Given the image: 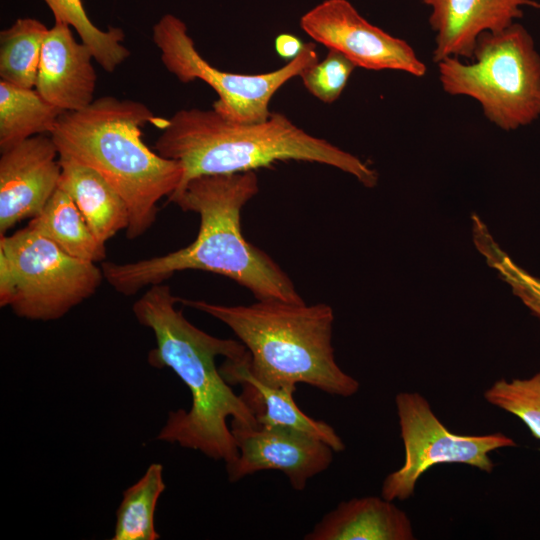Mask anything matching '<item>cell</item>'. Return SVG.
<instances>
[{
    "label": "cell",
    "instance_id": "obj_1",
    "mask_svg": "<svg viewBox=\"0 0 540 540\" xmlns=\"http://www.w3.org/2000/svg\"><path fill=\"white\" fill-rule=\"evenodd\" d=\"M259 191L254 171L205 175L189 180L168 197L181 210L200 216L195 240L177 251L134 262H102L104 279L131 296L161 284L175 272L201 270L226 276L257 300L304 302L289 276L241 231V210Z\"/></svg>",
    "mask_w": 540,
    "mask_h": 540
},
{
    "label": "cell",
    "instance_id": "obj_2",
    "mask_svg": "<svg viewBox=\"0 0 540 540\" xmlns=\"http://www.w3.org/2000/svg\"><path fill=\"white\" fill-rule=\"evenodd\" d=\"M180 299L161 283L148 287L132 306L136 320L155 338L149 365L171 369L191 395L190 409L169 412L157 440L200 451L227 466L239 453L228 418L245 426L259 424L242 396L224 380L215 359L237 360L247 350L240 341L212 336L190 323L176 308Z\"/></svg>",
    "mask_w": 540,
    "mask_h": 540
},
{
    "label": "cell",
    "instance_id": "obj_3",
    "mask_svg": "<svg viewBox=\"0 0 540 540\" xmlns=\"http://www.w3.org/2000/svg\"><path fill=\"white\" fill-rule=\"evenodd\" d=\"M167 121L139 101L104 96L82 110L63 112L50 134L60 156L98 172L125 200L129 240L151 228L158 202L171 196L183 178L178 161L161 156L143 140L146 124L162 130Z\"/></svg>",
    "mask_w": 540,
    "mask_h": 540
},
{
    "label": "cell",
    "instance_id": "obj_4",
    "mask_svg": "<svg viewBox=\"0 0 540 540\" xmlns=\"http://www.w3.org/2000/svg\"><path fill=\"white\" fill-rule=\"evenodd\" d=\"M154 150L182 165L177 190L195 177L254 171L287 160L335 167L368 188L378 182L377 172L358 157L275 112L264 121L238 122L213 108L180 109L161 130Z\"/></svg>",
    "mask_w": 540,
    "mask_h": 540
},
{
    "label": "cell",
    "instance_id": "obj_5",
    "mask_svg": "<svg viewBox=\"0 0 540 540\" xmlns=\"http://www.w3.org/2000/svg\"><path fill=\"white\" fill-rule=\"evenodd\" d=\"M180 302L227 325L248 351L251 375L265 385L279 388L303 383L341 397L359 391L360 383L336 362L334 313L325 303L267 299L227 306L203 300Z\"/></svg>",
    "mask_w": 540,
    "mask_h": 540
},
{
    "label": "cell",
    "instance_id": "obj_6",
    "mask_svg": "<svg viewBox=\"0 0 540 540\" xmlns=\"http://www.w3.org/2000/svg\"><path fill=\"white\" fill-rule=\"evenodd\" d=\"M472 60L447 57L437 63L446 93L476 100L484 116L506 131L540 116V54L523 25L482 33Z\"/></svg>",
    "mask_w": 540,
    "mask_h": 540
},
{
    "label": "cell",
    "instance_id": "obj_7",
    "mask_svg": "<svg viewBox=\"0 0 540 540\" xmlns=\"http://www.w3.org/2000/svg\"><path fill=\"white\" fill-rule=\"evenodd\" d=\"M104 279L95 263L72 257L26 226L0 236V306L32 321H53L90 298Z\"/></svg>",
    "mask_w": 540,
    "mask_h": 540
},
{
    "label": "cell",
    "instance_id": "obj_8",
    "mask_svg": "<svg viewBox=\"0 0 540 540\" xmlns=\"http://www.w3.org/2000/svg\"><path fill=\"white\" fill-rule=\"evenodd\" d=\"M153 41L164 67L182 83L201 80L217 94L212 108L238 122L266 120L272 112L274 94L290 79L319 61L314 43H305L301 53L276 70L239 74L220 70L204 59L188 33L187 25L173 14H165L153 26Z\"/></svg>",
    "mask_w": 540,
    "mask_h": 540
},
{
    "label": "cell",
    "instance_id": "obj_9",
    "mask_svg": "<svg viewBox=\"0 0 540 540\" xmlns=\"http://www.w3.org/2000/svg\"><path fill=\"white\" fill-rule=\"evenodd\" d=\"M395 404L405 459L382 483L381 496L389 501L410 498L419 478L435 465L466 464L491 473L495 464L490 452L517 445L502 432L483 435L451 432L418 392H399Z\"/></svg>",
    "mask_w": 540,
    "mask_h": 540
},
{
    "label": "cell",
    "instance_id": "obj_10",
    "mask_svg": "<svg viewBox=\"0 0 540 540\" xmlns=\"http://www.w3.org/2000/svg\"><path fill=\"white\" fill-rule=\"evenodd\" d=\"M300 26L317 43L342 53L356 67L402 71L415 77L427 72L409 43L371 24L348 0H324L301 17Z\"/></svg>",
    "mask_w": 540,
    "mask_h": 540
},
{
    "label": "cell",
    "instance_id": "obj_11",
    "mask_svg": "<svg viewBox=\"0 0 540 540\" xmlns=\"http://www.w3.org/2000/svg\"><path fill=\"white\" fill-rule=\"evenodd\" d=\"M238 456L226 466L230 482L265 470L282 472L294 490H304L308 480L325 471L334 450L325 442L297 430L258 425H230Z\"/></svg>",
    "mask_w": 540,
    "mask_h": 540
},
{
    "label": "cell",
    "instance_id": "obj_12",
    "mask_svg": "<svg viewBox=\"0 0 540 540\" xmlns=\"http://www.w3.org/2000/svg\"><path fill=\"white\" fill-rule=\"evenodd\" d=\"M59 152L51 136H33L0 157V236L37 216L59 188Z\"/></svg>",
    "mask_w": 540,
    "mask_h": 540
},
{
    "label": "cell",
    "instance_id": "obj_13",
    "mask_svg": "<svg viewBox=\"0 0 540 540\" xmlns=\"http://www.w3.org/2000/svg\"><path fill=\"white\" fill-rule=\"evenodd\" d=\"M431 8L429 24L435 32L433 61L447 57L473 58L478 37L498 32L523 16L522 6L540 9L534 0H423Z\"/></svg>",
    "mask_w": 540,
    "mask_h": 540
},
{
    "label": "cell",
    "instance_id": "obj_14",
    "mask_svg": "<svg viewBox=\"0 0 540 540\" xmlns=\"http://www.w3.org/2000/svg\"><path fill=\"white\" fill-rule=\"evenodd\" d=\"M93 60L90 47L75 39L71 27L55 22L43 43L34 88L63 112L82 110L95 100Z\"/></svg>",
    "mask_w": 540,
    "mask_h": 540
},
{
    "label": "cell",
    "instance_id": "obj_15",
    "mask_svg": "<svg viewBox=\"0 0 540 540\" xmlns=\"http://www.w3.org/2000/svg\"><path fill=\"white\" fill-rule=\"evenodd\" d=\"M248 351L237 360L225 359L219 371L230 385L242 387L241 396L252 409L259 425L283 427L313 436L341 452L345 444L335 429L306 415L296 404V387H271L255 379L248 368Z\"/></svg>",
    "mask_w": 540,
    "mask_h": 540
},
{
    "label": "cell",
    "instance_id": "obj_16",
    "mask_svg": "<svg viewBox=\"0 0 540 540\" xmlns=\"http://www.w3.org/2000/svg\"><path fill=\"white\" fill-rule=\"evenodd\" d=\"M305 540H413L408 515L385 498L343 501L304 536Z\"/></svg>",
    "mask_w": 540,
    "mask_h": 540
},
{
    "label": "cell",
    "instance_id": "obj_17",
    "mask_svg": "<svg viewBox=\"0 0 540 540\" xmlns=\"http://www.w3.org/2000/svg\"><path fill=\"white\" fill-rule=\"evenodd\" d=\"M59 188L74 201L94 235L106 243L130 221L122 196L95 170L71 158L60 156Z\"/></svg>",
    "mask_w": 540,
    "mask_h": 540
},
{
    "label": "cell",
    "instance_id": "obj_18",
    "mask_svg": "<svg viewBox=\"0 0 540 540\" xmlns=\"http://www.w3.org/2000/svg\"><path fill=\"white\" fill-rule=\"evenodd\" d=\"M27 226L72 257L92 263L106 258L105 243L94 235L74 201L60 188Z\"/></svg>",
    "mask_w": 540,
    "mask_h": 540
},
{
    "label": "cell",
    "instance_id": "obj_19",
    "mask_svg": "<svg viewBox=\"0 0 540 540\" xmlns=\"http://www.w3.org/2000/svg\"><path fill=\"white\" fill-rule=\"evenodd\" d=\"M62 113L35 88H23L0 80L1 152L33 136L51 134Z\"/></svg>",
    "mask_w": 540,
    "mask_h": 540
},
{
    "label": "cell",
    "instance_id": "obj_20",
    "mask_svg": "<svg viewBox=\"0 0 540 540\" xmlns=\"http://www.w3.org/2000/svg\"><path fill=\"white\" fill-rule=\"evenodd\" d=\"M166 489L163 466L152 463L144 475L123 492L116 511L112 540H158L155 512Z\"/></svg>",
    "mask_w": 540,
    "mask_h": 540
},
{
    "label": "cell",
    "instance_id": "obj_21",
    "mask_svg": "<svg viewBox=\"0 0 540 540\" xmlns=\"http://www.w3.org/2000/svg\"><path fill=\"white\" fill-rule=\"evenodd\" d=\"M49 28L34 18H19L0 32V80L34 88Z\"/></svg>",
    "mask_w": 540,
    "mask_h": 540
},
{
    "label": "cell",
    "instance_id": "obj_22",
    "mask_svg": "<svg viewBox=\"0 0 540 540\" xmlns=\"http://www.w3.org/2000/svg\"><path fill=\"white\" fill-rule=\"evenodd\" d=\"M44 1L53 13L55 22L74 28L81 42L90 47L95 61L106 72L115 71L130 56V50L123 45L124 31L117 27L102 30L94 25L81 0Z\"/></svg>",
    "mask_w": 540,
    "mask_h": 540
},
{
    "label": "cell",
    "instance_id": "obj_23",
    "mask_svg": "<svg viewBox=\"0 0 540 540\" xmlns=\"http://www.w3.org/2000/svg\"><path fill=\"white\" fill-rule=\"evenodd\" d=\"M472 220L473 240L477 249L485 257L487 263L508 283L513 293L540 320V278L531 275L513 262L501 250L487 226L478 216L473 215Z\"/></svg>",
    "mask_w": 540,
    "mask_h": 540
},
{
    "label": "cell",
    "instance_id": "obj_24",
    "mask_svg": "<svg viewBox=\"0 0 540 540\" xmlns=\"http://www.w3.org/2000/svg\"><path fill=\"white\" fill-rule=\"evenodd\" d=\"M485 400L517 418L540 440V368L529 378L499 379L484 392Z\"/></svg>",
    "mask_w": 540,
    "mask_h": 540
},
{
    "label": "cell",
    "instance_id": "obj_25",
    "mask_svg": "<svg viewBox=\"0 0 540 540\" xmlns=\"http://www.w3.org/2000/svg\"><path fill=\"white\" fill-rule=\"evenodd\" d=\"M355 64L345 55L329 50L327 56L301 74L305 88L320 101L331 104L342 94Z\"/></svg>",
    "mask_w": 540,
    "mask_h": 540
},
{
    "label": "cell",
    "instance_id": "obj_26",
    "mask_svg": "<svg viewBox=\"0 0 540 540\" xmlns=\"http://www.w3.org/2000/svg\"><path fill=\"white\" fill-rule=\"evenodd\" d=\"M277 54L288 61L297 57L304 48L302 41L289 33L279 34L274 41Z\"/></svg>",
    "mask_w": 540,
    "mask_h": 540
}]
</instances>
